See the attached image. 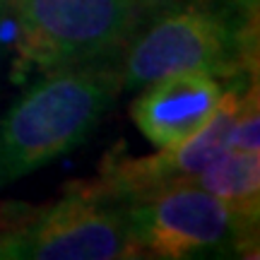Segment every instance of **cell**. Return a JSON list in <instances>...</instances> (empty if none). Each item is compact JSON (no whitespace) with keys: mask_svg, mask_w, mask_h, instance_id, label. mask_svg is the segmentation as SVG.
Wrapping results in <instances>:
<instances>
[{"mask_svg":"<svg viewBox=\"0 0 260 260\" xmlns=\"http://www.w3.org/2000/svg\"><path fill=\"white\" fill-rule=\"evenodd\" d=\"M140 258H241L243 246L224 205L195 181H176L125 203ZM246 258V255H243Z\"/></svg>","mask_w":260,"mask_h":260,"instance_id":"obj_5","label":"cell"},{"mask_svg":"<svg viewBox=\"0 0 260 260\" xmlns=\"http://www.w3.org/2000/svg\"><path fill=\"white\" fill-rule=\"evenodd\" d=\"M224 89V80L217 75L174 73L145 84L130 106V116L152 145L174 147L207 125Z\"/></svg>","mask_w":260,"mask_h":260,"instance_id":"obj_6","label":"cell"},{"mask_svg":"<svg viewBox=\"0 0 260 260\" xmlns=\"http://www.w3.org/2000/svg\"><path fill=\"white\" fill-rule=\"evenodd\" d=\"M19 24V63L29 70L121 56L145 0H10Z\"/></svg>","mask_w":260,"mask_h":260,"instance_id":"obj_4","label":"cell"},{"mask_svg":"<svg viewBox=\"0 0 260 260\" xmlns=\"http://www.w3.org/2000/svg\"><path fill=\"white\" fill-rule=\"evenodd\" d=\"M10 0H0V12H3V10H5V5H8Z\"/></svg>","mask_w":260,"mask_h":260,"instance_id":"obj_9","label":"cell"},{"mask_svg":"<svg viewBox=\"0 0 260 260\" xmlns=\"http://www.w3.org/2000/svg\"><path fill=\"white\" fill-rule=\"evenodd\" d=\"M229 5H234L236 10H241L246 15H251V17H258V5L260 0H226Z\"/></svg>","mask_w":260,"mask_h":260,"instance_id":"obj_8","label":"cell"},{"mask_svg":"<svg viewBox=\"0 0 260 260\" xmlns=\"http://www.w3.org/2000/svg\"><path fill=\"white\" fill-rule=\"evenodd\" d=\"M255 48L258 17L226 0H178L140 19L121 53V82L138 89L174 73L258 75Z\"/></svg>","mask_w":260,"mask_h":260,"instance_id":"obj_2","label":"cell"},{"mask_svg":"<svg viewBox=\"0 0 260 260\" xmlns=\"http://www.w3.org/2000/svg\"><path fill=\"white\" fill-rule=\"evenodd\" d=\"M193 181L224 205L236 226L243 255H255L260 222V152L226 147Z\"/></svg>","mask_w":260,"mask_h":260,"instance_id":"obj_7","label":"cell"},{"mask_svg":"<svg viewBox=\"0 0 260 260\" xmlns=\"http://www.w3.org/2000/svg\"><path fill=\"white\" fill-rule=\"evenodd\" d=\"M121 92V56L41 73L0 116V190L82 145Z\"/></svg>","mask_w":260,"mask_h":260,"instance_id":"obj_1","label":"cell"},{"mask_svg":"<svg viewBox=\"0 0 260 260\" xmlns=\"http://www.w3.org/2000/svg\"><path fill=\"white\" fill-rule=\"evenodd\" d=\"M140 258L125 203L96 200L65 186L60 200L12 205L0 214V260Z\"/></svg>","mask_w":260,"mask_h":260,"instance_id":"obj_3","label":"cell"}]
</instances>
